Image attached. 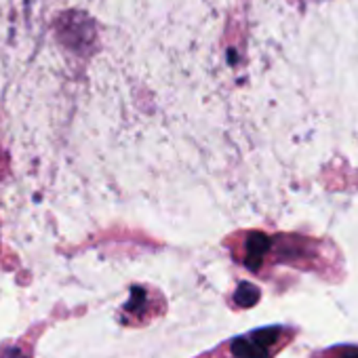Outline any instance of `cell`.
Masks as SVG:
<instances>
[{"mask_svg":"<svg viewBox=\"0 0 358 358\" xmlns=\"http://www.w3.org/2000/svg\"><path fill=\"white\" fill-rule=\"evenodd\" d=\"M335 358H358V348H339Z\"/></svg>","mask_w":358,"mask_h":358,"instance_id":"4","label":"cell"},{"mask_svg":"<svg viewBox=\"0 0 358 358\" xmlns=\"http://www.w3.org/2000/svg\"><path fill=\"white\" fill-rule=\"evenodd\" d=\"M3 358H26V356H22L20 352H13V354H7V356H3Z\"/></svg>","mask_w":358,"mask_h":358,"instance_id":"5","label":"cell"},{"mask_svg":"<svg viewBox=\"0 0 358 358\" xmlns=\"http://www.w3.org/2000/svg\"><path fill=\"white\" fill-rule=\"evenodd\" d=\"M268 251H270V241L264 234H253L245 245V259H243L245 266L249 270H253V272L259 270V266H262Z\"/></svg>","mask_w":358,"mask_h":358,"instance_id":"2","label":"cell"},{"mask_svg":"<svg viewBox=\"0 0 358 358\" xmlns=\"http://www.w3.org/2000/svg\"><path fill=\"white\" fill-rule=\"evenodd\" d=\"M287 329L282 327H268L243 335L232 341V356L236 358H272V354L287 341L282 335Z\"/></svg>","mask_w":358,"mask_h":358,"instance_id":"1","label":"cell"},{"mask_svg":"<svg viewBox=\"0 0 358 358\" xmlns=\"http://www.w3.org/2000/svg\"><path fill=\"white\" fill-rule=\"evenodd\" d=\"M257 297H259V295H257V291H255L249 282H243V285H241V291L236 293V301H238L243 308L251 306Z\"/></svg>","mask_w":358,"mask_h":358,"instance_id":"3","label":"cell"}]
</instances>
